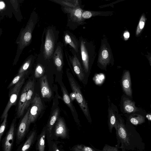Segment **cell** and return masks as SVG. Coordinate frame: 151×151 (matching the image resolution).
Masks as SVG:
<instances>
[{
	"label": "cell",
	"instance_id": "obj_1",
	"mask_svg": "<svg viewBox=\"0 0 151 151\" xmlns=\"http://www.w3.org/2000/svg\"><path fill=\"white\" fill-rule=\"evenodd\" d=\"M116 131L117 140L116 147L122 151H142L144 149L145 145L139 134L134 129L127 127L122 119H117Z\"/></svg>",
	"mask_w": 151,
	"mask_h": 151
},
{
	"label": "cell",
	"instance_id": "obj_2",
	"mask_svg": "<svg viewBox=\"0 0 151 151\" xmlns=\"http://www.w3.org/2000/svg\"><path fill=\"white\" fill-rule=\"evenodd\" d=\"M37 20V14L35 12L33 11L25 27L21 29L15 42L17 45V47L13 65L16 64L23 50L31 43L32 32Z\"/></svg>",
	"mask_w": 151,
	"mask_h": 151
},
{
	"label": "cell",
	"instance_id": "obj_3",
	"mask_svg": "<svg viewBox=\"0 0 151 151\" xmlns=\"http://www.w3.org/2000/svg\"><path fill=\"white\" fill-rule=\"evenodd\" d=\"M67 74L71 89L75 95V99L88 120L91 122L88 104L82 93L79 85L70 73L67 72Z\"/></svg>",
	"mask_w": 151,
	"mask_h": 151
},
{
	"label": "cell",
	"instance_id": "obj_4",
	"mask_svg": "<svg viewBox=\"0 0 151 151\" xmlns=\"http://www.w3.org/2000/svg\"><path fill=\"white\" fill-rule=\"evenodd\" d=\"M17 118L12 120L9 129L2 140L3 151H12L16 138Z\"/></svg>",
	"mask_w": 151,
	"mask_h": 151
},
{
	"label": "cell",
	"instance_id": "obj_5",
	"mask_svg": "<svg viewBox=\"0 0 151 151\" xmlns=\"http://www.w3.org/2000/svg\"><path fill=\"white\" fill-rule=\"evenodd\" d=\"M24 81L25 78L23 77L15 85L11 90L9 101L1 116V122L3 121L5 116L8 114L11 107L16 104L19 92Z\"/></svg>",
	"mask_w": 151,
	"mask_h": 151
},
{
	"label": "cell",
	"instance_id": "obj_6",
	"mask_svg": "<svg viewBox=\"0 0 151 151\" xmlns=\"http://www.w3.org/2000/svg\"><path fill=\"white\" fill-rule=\"evenodd\" d=\"M55 37L52 29H47L46 32L44 46V56L45 59L50 58L54 52L55 43Z\"/></svg>",
	"mask_w": 151,
	"mask_h": 151
},
{
	"label": "cell",
	"instance_id": "obj_7",
	"mask_svg": "<svg viewBox=\"0 0 151 151\" xmlns=\"http://www.w3.org/2000/svg\"><path fill=\"white\" fill-rule=\"evenodd\" d=\"M29 108L19 122L16 130V144L19 145L23 140L28 130L30 124L28 123Z\"/></svg>",
	"mask_w": 151,
	"mask_h": 151
},
{
	"label": "cell",
	"instance_id": "obj_8",
	"mask_svg": "<svg viewBox=\"0 0 151 151\" xmlns=\"http://www.w3.org/2000/svg\"><path fill=\"white\" fill-rule=\"evenodd\" d=\"M43 109L41 98L38 94H36L32 101L31 106L30 108L28 120L29 124L36 120Z\"/></svg>",
	"mask_w": 151,
	"mask_h": 151
},
{
	"label": "cell",
	"instance_id": "obj_9",
	"mask_svg": "<svg viewBox=\"0 0 151 151\" xmlns=\"http://www.w3.org/2000/svg\"><path fill=\"white\" fill-rule=\"evenodd\" d=\"M63 9L65 12L69 14L70 18L72 21L79 24L83 20L81 17L83 10L80 6L75 8L63 7Z\"/></svg>",
	"mask_w": 151,
	"mask_h": 151
},
{
	"label": "cell",
	"instance_id": "obj_10",
	"mask_svg": "<svg viewBox=\"0 0 151 151\" xmlns=\"http://www.w3.org/2000/svg\"><path fill=\"white\" fill-rule=\"evenodd\" d=\"M53 60L57 71H61L63 66V50L60 46L57 47L54 53Z\"/></svg>",
	"mask_w": 151,
	"mask_h": 151
},
{
	"label": "cell",
	"instance_id": "obj_11",
	"mask_svg": "<svg viewBox=\"0 0 151 151\" xmlns=\"http://www.w3.org/2000/svg\"><path fill=\"white\" fill-rule=\"evenodd\" d=\"M122 83L123 90L127 96L131 97L132 91L130 75L129 71H127L124 73L122 78Z\"/></svg>",
	"mask_w": 151,
	"mask_h": 151
},
{
	"label": "cell",
	"instance_id": "obj_12",
	"mask_svg": "<svg viewBox=\"0 0 151 151\" xmlns=\"http://www.w3.org/2000/svg\"><path fill=\"white\" fill-rule=\"evenodd\" d=\"M40 87L41 93L43 98H50L52 95V90L50 87L46 75L41 79Z\"/></svg>",
	"mask_w": 151,
	"mask_h": 151
},
{
	"label": "cell",
	"instance_id": "obj_13",
	"mask_svg": "<svg viewBox=\"0 0 151 151\" xmlns=\"http://www.w3.org/2000/svg\"><path fill=\"white\" fill-rule=\"evenodd\" d=\"M111 58V55L108 49L105 45L101 48L99 58L98 61L104 67H106L109 64Z\"/></svg>",
	"mask_w": 151,
	"mask_h": 151
},
{
	"label": "cell",
	"instance_id": "obj_14",
	"mask_svg": "<svg viewBox=\"0 0 151 151\" xmlns=\"http://www.w3.org/2000/svg\"><path fill=\"white\" fill-rule=\"evenodd\" d=\"M55 134L57 137L65 138L67 135V130L65 124L63 120L59 118L55 128Z\"/></svg>",
	"mask_w": 151,
	"mask_h": 151
},
{
	"label": "cell",
	"instance_id": "obj_15",
	"mask_svg": "<svg viewBox=\"0 0 151 151\" xmlns=\"http://www.w3.org/2000/svg\"><path fill=\"white\" fill-rule=\"evenodd\" d=\"M34 80H31L30 86L27 93L26 101L21 110L19 118L23 115L24 111L28 107L32 101V97L34 92Z\"/></svg>",
	"mask_w": 151,
	"mask_h": 151
},
{
	"label": "cell",
	"instance_id": "obj_16",
	"mask_svg": "<svg viewBox=\"0 0 151 151\" xmlns=\"http://www.w3.org/2000/svg\"><path fill=\"white\" fill-rule=\"evenodd\" d=\"M71 62L74 71L80 81L83 80L84 74L78 58L75 55L71 59Z\"/></svg>",
	"mask_w": 151,
	"mask_h": 151
},
{
	"label": "cell",
	"instance_id": "obj_17",
	"mask_svg": "<svg viewBox=\"0 0 151 151\" xmlns=\"http://www.w3.org/2000/svg\"><path fill=\"white\" fill-rule=\"evenodd\" d=\"M35 135V131L31 132L26 140L23 144L19 145L16 151H28L33 144Z\"/></svg>",
	"mask_w": 151,
	"mask_h": 151
},
{
	"label": "cell",
	"instance_id": "obj_18",
	"mask_svg": "<svg viewBox=\"0 0 151 151\" xmlns=\"http://www.w3.org/2000/svg\"><path fill=\"white\" fill-rule=\"evenodd\" d=\"M31 80H29L24 86L21 95L18 103L17 113V118H19L21 110L25 103L27 93L30 86Z\"/></svg>",
	"mask_w": 151,
	"mask_h": 151
},
{
	"label": "cell",
	"instance_id": "obj_19",
	"mask_svg": "<svg viewBox=\"0 0 151 151\" xmlns=\"http://www.w3.org/2000/svg\"><path fill=\"white\" fill-rule=\"evenodd\" d=\"M82 59L86 72H88L89 68V57L87 50L83 41H81L80 45Z\"/></svg>",
	"mask_w": 151,
	"mask_h": 151
},
{
	"label": "cell",
	"instance_id": "obj_20",
	"mask_svg": "<svg viewBox=\"0 0 151 151\" xmlns=\"http://www.w3.org/2000/svg\"><path fill=\"white\" fill-rule=\"evenodd\" d=\"M108 125L109 132L111 133L113 127L116 128V118L114 112L112 109L109 106L108 109Z\"/></svg>",
	"mask_w": 151,
	"mask_h": 151
},
{
	"label": "cell",
	"instance_id": "obj_21",
	"mask_svg": "<svg viewBox=\"0 0 151 151\" xmlns=\"http://www.w3.org/2000/svg\"><path fill=\"white\" fill-rule=\"evenodd\" d=\"M135 102L130 100L126 99L123 101V106L125 112L130 113L138 111L137 108L135 106Z\"/></svg>",
	"mask_w": 151,
	"mask_h": 151
},
{
	"label": "cell",
	"instance_id": "obj_22",
	"mask_svg": "<svg viewBox=\"0 0 151 151\" xmlns=\"http://www.w3.org/2000/svg\"><path fill=\"white\" fill-rule=\"evenodd\" d=\"M59 114V110L56 108L53 111L51 116L47 124V129L49 132L50 135L52 127L56 121L58 119Z\"/></svg>",
	"mask_w": 151,
	"mask_h": 151
},
{
	"label": "cell",
	"instance_id": "obj_23",
	"mask_svg": "<svg viewBox=\"0 0 151 151\" xmlns=\"http://www.w3.org/2000/svg\"><path fill=\"white\" fill-rule=\"evenodd\" d=\"M56 3L60 4L63 7H67L70 8H75L79 7V4L78 0H53Z\"/></svg>",
	"mask_w": 151,
	"mask_h": 151
},
{
	"label": "cell",
	"instance_id": "obj_24",
	"mask_svg": "<svg viewBox=\"0 0 151 151\" xmlns=\"http://www.w3.org/2000/svg\"><path fill=\"white\" fill-rule=\"evenodd\" d=\"M131 115L129 118L130 122L132 124L137 125L141 124L145 121V118L143 116L137 114Z\"/></svg>",
	"mask_w": 151,
	"mask_h": 151
},
{
	"label": "cell",
	"instance_id": "obj_25",
	"mask_svg": "<svg viewBox=\"0 0 151 151\" xmlns=\"http://www.w3.org/2000/svg\"><path fill=\"white\" fill-rule=\"evenodd\" d=\"M61 89L63 93V101L70 108L72 112H74V110L67 91L63 86H61Z\"/></svg>",
	"mask_w": 151,
	"mask_h": 151
},
{
	"label": "cell",
	"instance_id": "obj_26",
	"mask_svg": "<svg viewBox=\"0 0 151 151\" xmlns=\"http://www.w3.org/2000/svg\"><path fill=\"white\" fill-rule=\"evenodd\" d=\"M33 58V56L31 55L26 59L19 68L18 74L26 72L30 66Z\"/></svg>",
	"mask_w": 151,
	"mask_h": 151
},
{
	"label": "cell",
	"instance_id": "obj_27",
	"mask_svg": "<svg viewBox=\"0 0 151 151\" xmlns=\"http://www.w3.org/2000/svg\"><path fill=\"white\" fill-rule=\"evenodd\" d=\"M64 40L66 44H69L76 52H78V44L74 38H72L69 35L66 33L64 36Z\"/></svg>",
	"mask_w": 151,
	"mask_h": 151
},
{
	"label": "cell",
	"instance_id": "obj_28",
	"mask_svg": "<svg viewBox=\"0 0 151 151\" xmlns=\"http://www.w3.org/2000/svg\"><path fill=\"white\" fill-rule=\"evenodd\" d=\"M45 131L43 130L39 136L37 142L39 151H45Z\"/></svg>",
	"mask_w": 151,
	"mask_h": 151
},
{
	"label": "cell",
	"instance_id": "obj_29",
	"mask_svg": "<svg viewBox=\"0 0 151 151\" xmlns=\"http://www.w3.org/2000/svg\"><path fill=\"white\" fill-rule=\"evenodd\" d=\"M146 19L145 14H143L140 19L139 24L137 27L136 32V35H138L142 31L144 27Z\"/></svg>",
	"mask_w": 151,
	"mask_h": 151
},
{
	"label": "cell",
	"instance_id": "obj_30",
	"mask_svg": "<svg viewBox=\"0 0 151 151\" xmlns=\"http://www.w3.org/2000/svg\"><path fill=\"white\" fill-rule=\"evenodd\" d=\"M44 69L42 65L38 64L35 68V76L36 78H39L42 76L44 73Z\"/></svg>",
	"mask_w": 151,
	"mask_h": 151
},
{
	"label": "cell",
	"instance_id": "obj_31",
	"mask_svg": "<svg viewBox=\"0 0 151 151\" xmlns=\"http://www.w3.org/2000/svg\"><path fill=\"white\" fill-rule=\"evenodd\" d=\"M73 150L74 151H96L94 149L83 145H77Z\"/></svg>",
	"mask_w": 151,
	"mask_h": 151
},
{
	"label": "cell",
	"instance_id": "obj_32",
	"mask_svg": "<svg viewBox=\"0 0 151 151\" xmlns=\"http://www.w3.org/2000/svg\"><path fill=\"white\" fill-rule=\"evenodd\" d=\"M26 73V72H25L21 74H18L17 76L14 78L12 82L9 84L7 88H9L14 85H15L17 83L23 78Z\"/></svg>",
	"mask_w": 151,
	"mask_h": 151
},
{
	"label": "cell",
	"instance_id": "obj_33",
	"mask_svg": "<svg viewBox=\"0 0 151 151\" xmlns=\"http://www.w3.org/2000/svg\"><path fill=\"white\" fill-rule=\"evenodd\" d=\"M8 114L5 116L2 123L0 125V143L1 141L2 137L6 128Z\"/></svg>",
	"mask_w": 151,
	"mask_h": 151
},
{
	"label": "cell",
	"instance_id": "obj_34",
	"mask_svg": "<svg viewBox=\"0 0 151 151\" xmlns=\"http://www.w3.org/2000/svg\"><path fill=\"white\" fill-rule=\"evenodd\" d=\"M118 148L116 147L110 146L106 144L105 145L102 150L94 149L96 151H120L118 149Z\"/></svg>",
	"mask_w": 151,
	"mask_h": 151
},
{
	"label": "cell",
	"instance_id": "obj_35",
	"mask_svg": "<svg viewBox=\"0 0 151 151\" xmlns=\"http://www.w3.org/2000/svg\"><path fill=\"white\" fill-rule=\"evenodd\" d=\"M97 13L98 12H96L87 11H85L83 12L81 17L83 19H88L92 16H95L96 14H97Z\"/></svg>",
	"mask_w": 151,
	"mask_h": 151
},
{
	"label": "cell",
	"instance_id": "obj_36",
	"mask_svg": "<svg viewBox=\"0 0 151 151\" xmlns=\"http://www.w3.org/2000/svg\"><path fill=\"white\" fill-rule=\"evenodd\" d=\"M124 39L125 40H127L129 37V32L127 31L125 32L124 34Z\"/></svg>",
	"mask_w": 151,
	"mask_h": 151
},
{
	"label": "cell",
	"instance_id": "obj_37",
	"mask_svg": "<svg viewBox=\"0 0 151 151\" xmlns=\"http://www.w3.org/2000/svg\"><path fill=\"white\" fill-rule=\"evenodd\" d=\"M70 100L71 99L72 100H73L75 99V95L73 92L70 94Z\"/></svg>",
	"mask_w": 151,
	"mask_h": 151
},
{
	"label": "cell",
	"instance_id": "obj_38",
	"mask_svg": "<svg viewBox=\"0 0 151 151\" xmlns=\"http://www.w3.org/2000/svg\"><path fill=\"white\" fill-rule=\"evenodd\" d=\"M53 151H60L58 148L57 147L56 145L54 144L53 147Z\"/></svg>",
	"mask_w": 151,
	"mask_h": 151
},
{
	"label": "cell",
	"instance_id": "obj_39",
	"mask_svg": "<svg viewBox=\"0 0 151 151\" xmlns=\"http://www.w3.org/2000/svg\"><path fill=\"white\" fill-rule=\"evenodd\" d=\"M146 117L148 119V120L149 121H151V114H147V115L146 116Z\"/></svg>",
	"mask_w": 151,
	"mask_h": 151
},
{
	"label": "cell",
	"instance_id": "obj_40",
	"mask_svg": "<svg viewBox=\"0 0 151 151\" xmlns=\"http://www.w3.org/2000/svg\"><path fill=\"white\" fill-rule=\"evenodd\" d=\"M3 30L2 28H0V36L2 34Z\"/></svg>",
	"mask_w": 151,
	"mask_h": 151
}]
</instances>
